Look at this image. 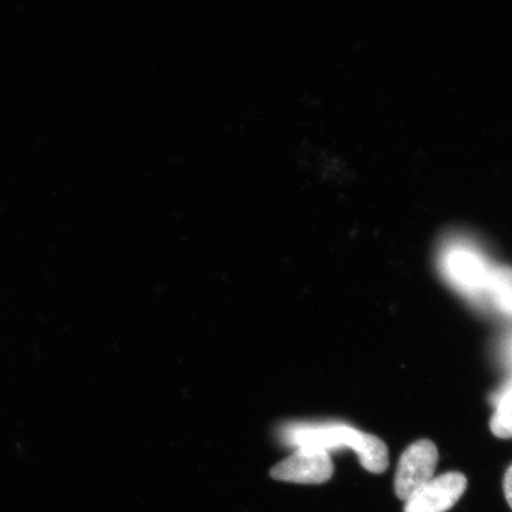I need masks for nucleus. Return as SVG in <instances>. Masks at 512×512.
<instances>
[{
    "instance_id": "nucleus-3",
    "label": "nucleus",
    "mask_w": 512,
    "mask_h": 512,
    "mask_svg": "<svg viewBox=\"0 0 512 512\" xmlns=\"http://www.w3.org/2000/svg\"><path fill=\"white\" fill-rule=\"evenodd\" d=\"M334 473L330 453L318 448L300 447L291 457L275 465L271 476L281 482L322 484Z\"/></svg>"
},
{
    "instance_id": "nucleus-4",
    "label": "nucleus",
    "mask_w": 512,
    "mask_h": 512,
    "mask_svg": "<svg viewBox=\"0 0 512 512\" xmlns=\"http://www.w3.org/2000/svg\"><path fill=\"white\" fill-rule=\"evenodd\" d=\"M467 480L462 473L433 477L406 501L405 512H446L464 495Z\"/></svg>"
},
{
    "instance_id": "nucleus-6",
    "label": "nucleus",
    "mask_w": 512,
    "mask_h": 512,
    "mask_svg": "<svg viewBox=\"0 0 512 512\" xmlns=\"http://www.w3.org/2000/svg\"><path fill=\"white\" fill-rule=\"evenodd\" d=\"M490 427L498 438H512V388L507 390L499 400L496 411L492 415Z\"/></svg>"
},
{
    "instance_id": "nucleus-1",
    "label": "nucleus",
    "mask_w": 512,
    "mask_h": 512,
    "mask_svg": "<svg viewBox=\"0 0 512 512\" xmlns=\"http://www.w3.org/2000/svg\"><path fill=\"white\" fill-rule=\"evenodd\" d=\"M279 437L291 447L318 448L326 452L349 448L369 472L382 473L388 467V448L373 434L342 424L291 422L280 428Z\"/></svg>"
},
{
    "instance_id": "nucleus-7",
    "label": "nucleus",
    "mask_w": 512,
    "mask_h": 512,
    "mask_svg": "<svg viewBox=\"0 0 512 512\" xmlns=\"http://www.w3.org/2000/svg\"><path fill=\"white\" fill-rule=\"evenodd\" d=\"M504 492L505 497H507V501L512 508V465L509 467L507 473H505Z\"/></svg>"
},
{
    "instance_id": "nucleus-5",
    "label": "nucleus",
    "mask_w": 512,
    "mask_h": 512,
    "mask_svg": "<svg viewBox=\"0 0 512 512\" xmlns=\"http://www.w3.org/2000/svg\"><path fill=\"white\" fill-rule=\"evenodd\" d=\"M448 267L457 283L470 290H484L491 286L492 277L482 262L475 255L456 252L448 259Z\"/></svg>"
},
{
    "instance_id": "nucleus-2",
    "label": "nucleus",
    "mask_w": 512,
    "mask_h": 512,
    "mask_svg": "<svg viewBox=\"0 0 512 512\" xmlns=\"http://www.w3.org/2000/svg\"><path fill=\"white\" fill-rule=\"evenodd\" d=\"M439 460L438 448L430 440H419L403 452L395 476V492L407 501L416 490L434 477Z\"/></svg>"
}]
</instances>
